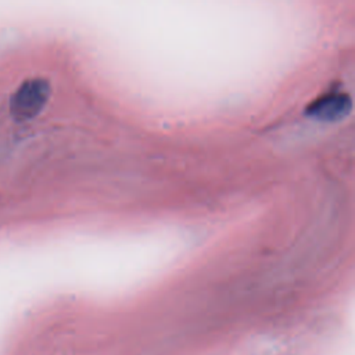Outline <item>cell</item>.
<instances>
[{"mask_svg":"<svg viewBox=\"0 0 355 355\" xmlns=\"http://www.w3.org/2000/svg\"><path fill=\"white\" fill-rule=\"evenodd\" d=\"M352 108L351 96L343 90H330L316 97L306 108L308 115L322 122H336L345 118Z\"/></svg>","mask_w":355,"mask_h":355,"instance_id":"6da1fadb","label":"cell"}]
</instances>
